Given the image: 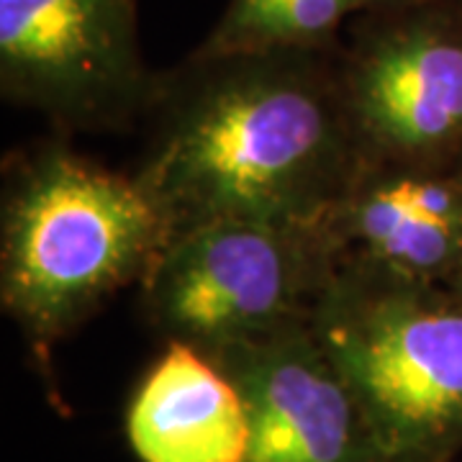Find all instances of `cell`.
I'll list each match as a JSON object with an SVG mask.
<instances>
[{"label": "cell", "mask_w": 462, "mask_h": 462, "mask_svg": "<svg viewBox=\"0 0 462 462\" xmlns=\"http://www.w3.org/2000/svg\"><path fill=\"white\" fill-rule=\"evenodd\" d=\"M385 0H229L196 57L327 50L349 16Z\"/></svg>", "instance_id": "10"}, {"label": "cell", "mask_w": 462, "mask_h": 462, "mask_svg": "<svg viewBox=\"0 0 462 462\" xmlns=\"http://www.w3.org/2000/svg\"><path fill=\"white\" fill-rule=\"evenodd\" d=\"M449 291H452V293H455V296L462 300V273L457 275V278H455V281L449 282Z\"/></svg>", "instance_id": "11"}, {"label": "cell", "mask_w": 462, "mask_h": 462, "mask_svg": "<svg viewBox=\"0 0 462 462\" xmlns=\"http://www.w3.org/2000/svg\"><path fill=\"white\" fill-rule=\"evenodd\" d=\"M449 170H452V172H455V175H457V178L462 180V152H460V157L455 160V165L449 167Z\"/></svg>", "instance_id": "12"}, {"label": "cell", "mask_w": 462, "mask_h": 462, "mask_svg": "<svg viewBox=\"0 0 462 462\" xmlns=\"http://www.w3.org/2000/svg\"><path fill=\"white\" fill-rule=\"evenodd\" d=\"M309 327L380 462H447L462 449V300L449 285L331 263Z\"/></svg>", "instance_id": "2"}, {"label": "cell", "mask_w": 462, "mask_h": 462, "mask_svg": "<svg viewBox=\"0 0 462 462\" xmlns=\"http://www.w3.org/2000/svg\"><path fill=\"white\" fill-rule=\"evenodd\" d=\"M136 0H0L8 98L67 121L129 108L144 93Z\"/></svg>", "instance_id": "6"}, {"label": "cell", "mask_w": 462, "mask_h": 462, "mask_svg": "<svg viewBox=\"0 0 462 462\" xmlns=\"http://www.w3.org/2000/svg\"><path fill=\"white\" fill-rule=\"evenodd\" d=\"M334 264L449 285L462 273V180L365 162L324 224Z\"/></svg>", "instance_id": "8"}, {"label": "cell", "mask_w": 462, "mask_h": 462, "mask_svg": "<svg viewBox=\"0 0 462 462\" xmlns=\"http://www.w3.org/2000/svg\"><path fill=\"white\" fill-rule=\"evenodd\" d=\"M126 431L142 462H245L249 421L234 380L200 349L170 342L134 393Z\"/></svg>", "instance_id": "9"}, {"label": "cell", "mask_w": 462, "mask_h": 462, "mask_svg": "<svg viewBox=\"0 0 462 462\" xmlns=\"http://www.w3.org/2000/svg\"><path fill=\"white\" fill-rule=\"evenodd\" d=\"M239 388L245 462H380L365 416L309 321L211 357Z\"/></svg>", "instance_id": "7"}, {"label": "cell", "mask_w": 462, "mask_h": 462, "mask_svg": "<svg viewBox=\"0 0 462 462\" xmlns=\"http://www.w3.org/2000/svg\"><path fill=\"white\" fill-rule=\"evenodd\" d=\"M321 51L193 54L136 175L170 236L214 221L324 229L363 154Z\"/></svg>", "instance_id": "1"}, {"label": "cell", "mask_w": 462, "mask_h": 462, "mask_svg": "<svg viewBox=\"0 0 462 462\" xmlns=\"http://www.w3.org/2000/svg\"><path fill=\"white\" fill-rule=\"evenodd\" d=\"M167 242L165 216L136 178L47 152L3 206V306L51 345L103 298L144 281Z\"/></svg>", "instance_id": "3"}, {"label": "cell", "mask_w": 462, "mask_h": 462, "mask_svg": "<svg viewBox=\"0 0 462 462\" xmlns=\"http://www.w3.org/2000/svg\"><path fill=\"white\" fill-rule=\"evenodd\" d=\"M329 273L324 229L214 221L170 236L142 285L152 324L214 357L309 321Z\"/></svg>", "instance_id": "4"}, {"label": "cell", "mask_w": 462, "mask_h": 462, "mask_svg": "<svg viewBox=\"0 0 462 462\" xmlns=\"http://www.w3.org/2000/svg\"><path fill=\"white\" fill-rule=\"evenodd\" d=\"M457 3H460V8H462V0H457Z\"/></svg>", "instance_id": "13"}, {"label": "cell", "mask_w": 462, "mask_h": 462, "mask_svg": "<svg viewBox=\"0 0 462 462\" xmlns=\"http://www.w3.org/2000/svg\"><path fill=\"white\" fill-rule=\"evenodd\" d=\"M365 162L442 170L462 152V8L385 0L365 11L342 72Z\"/></svg>", "instance_id": "5"}]
</instances>
